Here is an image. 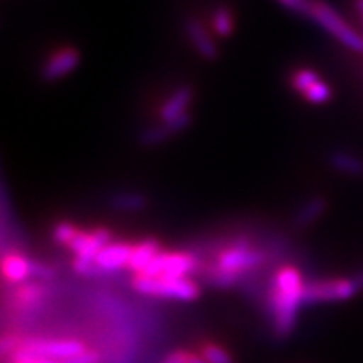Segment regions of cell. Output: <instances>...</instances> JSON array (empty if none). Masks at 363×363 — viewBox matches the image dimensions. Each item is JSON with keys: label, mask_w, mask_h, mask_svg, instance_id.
Segmentation results:
<instances>
[{"label": "cell", "mask_w": 363, "mask_h": 363, "mask_svg": "<svg viewBox=\"0 0 363 363\" xmlns=\"http://www.w3.org/2000/svg\"><path fill=\"white\" fill-rule=\"evenodd\" d=\"M194 99V88L189 84H182L177 88L169 98L163 101L158 110L160 123H170L172 120L179 118L185 113H189V106Z\"/></svg>", "instance_id": "7c38bea8"}, {"label": "cell", "mask_w": 363, "mask_h": 363, "mask_svg": "<svg viewBox=\"0 0 363 363\" xmlns=\"http://www.w3.org/2000/svg\"><path fill=\"white\" fill-rule=\"evenodd\" d=\"M110 242H113L111 230L108 227H94L91 230L81 229L79 234L69 244V249L78 259L94 261L98 254Z\"/></svg>", "instance_id": "9c48e42d"}, {"label": "cell", "mask_w": 363, "mask_h": 363, "mask_svg": "<svg viewBox=\"0 0 363 363\" xmlns=\"http://www.w3.org/2000/svg\"><path fill=\"white\" fill-rule=\"evenodd\" d=\"M2 276L9 284H22L33 276V259L19 251L6 252L2 257Z\"/></svg>", "instance_id": "4fadbf2b"}, {"label": "cell", "mask_w": 363, "mask_h": 363, "mask_svg": "<svg viewBox=\"0 0 363 363\" xmlns=\"http://www.w3.org/2000/svg\"><path fill=\"white\" fill-rule=\"evenodd\" d=\"M326 212V201L320 195H315V197L308 199V201L303 203L301 207L298 208L296 214H294L293 225L296 229H308L315 222H318L323 217Z\"/></svg>", "instance_id": "9a60e30c"}, {"label": "cell", "mask_w": 363, "mask_h": 363, "mask_svg": "<svg viewBox=\"0 0 363 363\" xmlns=\"http://www.w3.org/2000/svg\"><path fill=\"white\" fill-rule=\"evenodd\" d=\"M99 360H101V357H99L98 352L94 350H86L83 353H79V355L72 357V358H67V360H65L62 363H99Z\"/></svg>", "instance_id": "484cf974"}, {"label": "cell", "mask_w": 363, "mask_h": 363, "mask_svg": "<svg viewBox=\"0 0 363 363\" xmlns=\"http://www.w3.org/2000/svg\"><path fill=\"white\" fill-rule=\"evenodd\" d=\"M160 251H162L160 242H158L155 238H147L140 240V242H135L128 269L131 272H135V274H140V272L147 269L150 262L155 259Z\"/></svg>", "instance_id": "5bb4252c"}, {"label": "cell", "mask_w": 363, "mask_h": 363, "mask_svg": "<svg viewBox=\"0 0 363 363\" xmlns=\"http://www.w3.org/2000/svg\"><path fill=\"white\" fill-rule=\"evenodd\" d=\"M353 278H355L358 286H360V289H363V269L360 272H357V274L353 276Z\"/></svg>", "instance_id": "f546056e"}, {"label": "cell", "mask_w": 363, "mask_h": 363, "mask_svg": "<svg viewBox=\"0 0 363 363\" xmlns=\"http://www.w3.org/2000/svg\"><path fill=\"white\" fill-rule=\"evenodd\" d=\"M185 34L195 49V52L201 56L203 61H216L219 57V48H217L216 39L212 38V33L199 21L197 17H189L185 21Z\"/></svg>", "instance_id": "30bf717a"}, {"label": "cell", "mask_w": 363, "mask_h": 363, "mask_svg": "<svg viewBox=\"0 0 363 363\" xmlns=\"http://www.w3.org/2000/svg\"><path fill=\"white\" fill-rule=\"evenodd\" d=\"M21 352L38 358H49V360L65 362L79 353L88 350L83 342L78 340H29L22 342Z\"/></svg>", "instance_id": "52a82bcc"}, {"label": "cell", "mask_w": 363, "mask_h": 363, "mask_svg": "<svg viewBox=\"0 0 363 363\" xmlns=\"http://www.w3.org/2000/svg\"><path fill=\"white\" fill-rule=\"evenodd\" d=\"M162 363H185L184 362V352L179 350V352H172L170 355L165 357V360Z\"/></svg>", "instance_id": "f1b7e54d"}, {"label": "cell", "mask_w": 363, "mask_h": 363, "mask_svg": "<svg viewBox=\"0 0 363 363\" xmlns=\"http://www.w3.org/2000/svg\"><path fill=\"white\" fill-rule=\"evenodd\" d=\"M170 130L167 128L165 123H158V125H152V126H147V128L142 130L138 133V145L143 148H153V147H158V145L169 142L172 138Z\"/></svg>", "instance_id": "d6986e66"}, {"label": "cell", "mask_w": 363, "mask_h": 363, "mask_svg": "<svg viewBox=\"0 0 363 363\" xmlns=\"http://www.w3.org/2000/svg\"><path fill=\"white\" fill-rule=\"evenodd\" d=\"M135 244L126 242V240H113L98 254L94 262L101 267L103 271H106L108 274L111 272L128 267L131 252H133Z\"/></svg>", "instance_id": "8fae6325"}, {"label": "cell", "mask_w": 363, "mask_h": 363, "mask_svg": "<svg viewBox=\"0 0 363 363\" xmlns=\"http://www.w3.org/2000/svg\"><path fill=\"white\" fill-rule=\"evenodd\" d=\"M328 162L331 169L342 172V174L362 177L363 175V160L355 153L345 152V150H335L330 153Z\"/></svg>", "instance_id": "e0dca14e"}, {"label": "cell", "mask_w": 363, "mask_h": 363, "mask_svg": "<svg viewBox=\"0 0 363 363\" xmlns=\"http://www.w3.org/2000/svg\"><path fill=\"white\" fill-rule=\"evenodd\" d=\"M165 125H167V128L170 130V133L175 136V135L182 133V131H185L190 125H192V115H190V111H189V113H185V115L175 118V120H172L170 123H165Z\"/></svg>", "instance_id": "d4e9b609"}, {"label": "cell", "mask_w": 363, "mask_h": 363, "mask_svg": "<svg viewBox=\"0 0 363 363\" xmlns=\"http://www.w3.org/2000/svg\"><path fill=\"white\" fill-rule=\"evenodd\" d=\"M331 88H330V84L326 83V81H318V83L313 86V88L308 91V93L305 94V98L308 103H311V104H325V103H328L330 99H331Z\"/></svg>", "instance_id": "cb8c5ba5"}, {"label": "cell", "mask_w": 363, "mask_h": 363, "mask_svg": "<svg viewBox=\"0 0 363 363\" xmlns=\"http://www.w3.org/2000/svg\"><path fill=\"white\" fill-rule=\"evenodd\" d=\"M133 289L143 296H157L194 301L201 296V286L192 278H165V276H133Z\"/></svg>", "instance_id": "7a4b0ae2"}, {"label": "cell", "mask_w": 363, "mask_h": 363, "mask_svg": "<svg viewBox=\"0 0 363 363\" xmlns=\"http://www.w3.org/2000/svg\"><path fill=\"white\" fill-rule=\"evenodd\" d=\"M81 51L74 45H62L54 51L40 66V79L44 83H57L65 79L81 65Z\"/></svg>", "instance_id": "ba28073f"}, {"label": "cell", "mask_w": 363, "mask_h": 363, "mask_svg": "<svg viewBox=\"0 0 363 363\" xmlns=\"http://www.w3.org/2000/svg\"><path fill=\"white\" fill-rule=\"evenodd\" d=\"M308 17L323 27L331 38H335L340 44L348 48L350 51L363 52V35L357 29L343 19V16L337 9H333L325 0H311L310 13Z\"/></svg>", "instance_id": "277c9868"}, {"label": "cell", "mask_w": 363, "mask_h": 363, "mask_svg": "<svg viewBox=\"0 0 363 363\" xmlns=\"http://www.w3.org/2000/svg\"><path fill=\"white\" fill-rule=\"evenodd\" d=\"M110 207L116 212H126V214H133V212H142L148 207V197L142 192H133V190H121L115 192L110 197Z\"/></svg>", "instance_id": "2e32d148"}, {"label": "cell", "mask_w": 363, "mask_h": 363, "mask_svg": "<svg viewBox=\"0 0 363 363\" xmlns=\"http://www.w3.org/2000/svg\"><path fill=\"white\" fill-rule=\"evenodd\" d=\"M211 29L219 39H229L235 30L234 13L229 7L220 6L212 12L211 17Z\"/></svg>", "instance_id": "ac0fdd59"}, {"label": "cell", "mask_w": 363, "mask_h": 363, "mask_svg": "<svg viewBox=\"0 0 363 363\" xmlns=\"http://www.w3.org/2000/svg\"><path fill=\"white\" fill-rule=\"evenodd\" d=\"M360 291L355 278H333L311 281L305 286V303L345 301Z\"/></svg>", "instance_id": "8992f818"}, {"label": "cell", "mask_w": 363, "mask_h": 363, "mask_svg": "<svg viewBox=\"0 0 363 363\" xmlns=\"http://www.w3.org/2000/svg\"><path fill=\"white\" fill-rule=\"evenodd\" d=\"M362 22H363V16H362Z\"/></svg>", "instance_id": "4dcf8cb0"}, {"label": "cell", "mask_w": 363, "mask_h": 363, "mask_svg": "<svg viewBox=\"0 0 363 363\" xmlns=\"http://www.w3.org/2000/svg\"><path fill=\"white\" fill-rule=\"evenodd\" d=\"M44 294V289L43 286L38 284V283H29V284H22L19 289H17L16 293V299L19 301L21 306H33L35 303L40 301V298H43Z\"/></svg>", "instance_id": "7402d4cb"}, {"label": "cell", "mask_w": 363, "mask_h": 363, "mask_svg": "<svg viewBox=\"0 0 363 363\" xmlns=\"http://www.w3.org/2000/svg\"><path fill=\"white\" fill-rule=\"evenodd\" d=\"M305 286L298 267L283 266L276 271L271 288V310L279 337H288L294 330L298 310L305 303Z\"/></svg>", "instance_id": "6da1fadb"}, {"label": "cell", "mask_w": 363, "mask_h": 363, "mask_svg": "<svg viewBox=\"0 0 363 363\" xmlns=\"http://www.w3.org/2000/svg\"><path fill=\"white\" fill-rule=\"evenodd\" d=\"M202 262L199 256L189 251H162L140 274L165 276V278H190L194 272H201Z\"/></svg>", "instance_id": "5b68a950"}, {"label": "cell", "mask_w": 363, "mask_h": 363, "mask_svg": "<svg viewBox=\"0 0 363 363\" xmlns=\"http://www.w3.org/2000/svg\"><path fill=\"white\" fill-rule=\"evenodd\" d=\"M266 259L267 254L262 249L254 247L251 239L242 235V238H238L222 247L216 254V259L212 264L239 279L242 272L256 269V267L264 264Z\"/></svg>", "instance_id": "3957f363"}, {"label": "cell", "mask_w": 363, "mask_h": 363, "mask_svg": "<svg viewBox=\"0 0 363 363\" xmlns=\"http://www.w3.org/2000/svg\"><path fill=\"white\" fill-rule=\"evenodd\" d=\"M318 81H321L320 74H318L316 71L310 69V67H298V69H294L291 72V76H289V84H291V88L296 91V93L301 94V96H305Z\"/></svg>", "instance_id": "ffe728a7"}, {"label": "cell", "mask_w": 363, "mask_h": 363, "mask_svg": "<svg viewBox=\"0 0 363 363\" xmlns=\"http://www.w3.org/2000/svg\"><path fill=\"white\" fill-rule=\"evenodd\" d=\"M184 362L185 363H208L202 355H197L194 352H184Z\"/></svg>", "instance_id": "83f0119b"}, {"label": "cell", "mask_w": 363, "mask_h": 363, "mask_svg": "<svg viewBox=\"0 0 363 363\" xmlns=\"http://www.w3.org/2000/svg\"><path fill=\"white\" fill-rule=\"evenodd\" d=\"M201 355L206 358L208 363H234L230 353L220 345L206 342L201 345Z\"/></svg>", "instance_id": "603a6c76"}, {"label": "cell", "mask_w": 363, "mask_h": 363, "mask_svg": "<svg viewBox=\"0 0 363 363\" xmlns=\"http://www.w3.org/2000/svg\"><path fill=\"white\" fill-rule=\"evenodd\" d=\"M54 274H56V272H54L51 266L44 264V262H39V261H33V276H35V278L52 279Z\"/></svg>", "instance_id": "4316f807"}, {"label": "cell", "mask_w": 363, "mask_h": 363, "mask_svg": "<svg viewBox=\"0 0 363 363\" xmlns=\"http://www.w3.org/2000/svg\"><path fill=\"white\" fill-rule=\"evenodd\" d=\"M79 227L72 224L69 220H61L54 225L52 229V240L57 246H66L69 247V244L74 240L76 235L79 234Z\"/></svg>", "instance_id": "44dd1931"}]
</instances>
